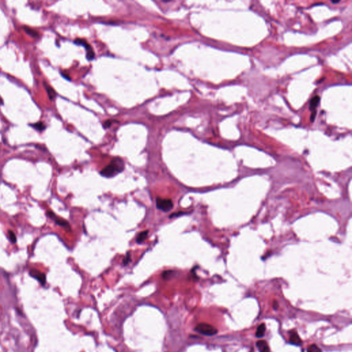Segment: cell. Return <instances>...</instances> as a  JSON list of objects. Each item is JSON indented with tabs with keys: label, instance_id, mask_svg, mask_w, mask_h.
I'll return each mask as SVG.
<instances>
[{
	"label": "cell",
	"instance_id": "cell-1",
	"mask_svg": "<svg viewBox=\"0 0 352 352\" xmlns=\"http://www.w3.org/2000/svg\"><path fill=\"white\" fill-rule=\"evenodd\" d=\"M125 169V164L123 160L120 157H115L109 165H107L101 171L100 174L105 178H113L118 175V173H121Z\"/></svg>",
	"mask_w": 352,
	"mask_h": 352
},
{
	"label": "cell",
	"instance_id": "cell-2",
	"mask_svg": "<svg viewBox=\"0 0 352 352\" xmlns=\"http://www.w3.org/2000/svg\"><path fill=\"white\" fill-rule=\"evenodd\" d=\"M195 331L204 336H214L218 334V330L215 327L207 323H200L195 328Z\"/></svg>",
	"mask_w": 352,
	"mask_h": 352
},
{
	"label": "cell",
	"instance_id": "cell-3",
	"mask_svg": "<svg viewBox=\"0 0 352 352\" xmlns=\"http://www.w3.org/2000/svg\"><path fill=\"white\" fill-rule=\"evenodd\" d=\"M76 45H79L83 46L86 50V58L88 61H92L95 58V53L93 50L92 47L89 44L85 39H76L74 41Z\"/></svg>",
	"mask_w": 352,
	"mask_h": 352
},
{
	"label": "cell",
	"instance_id": "cell-4",
	"mask_svg": "<svg viewBox=\"0 0 352 352\" xmlns=\"http://www.w3.org/2000/svg\"><path fill=\"white\" fill-rule=\"evenodd\" d=\"M156 206L158 209L164 212L171 211L173 207V202L170 199H164L157 197L156 199Z\"/></svg>",
	"mask_w": 352,
	"mask_h": 352
},
{
	"label": "cell",
	"instance_id": "cell-5",
	"mask_svg": "<svg viewBox=\"0 0 352 352\" xmlns=\"http://www.w3.org/2000/svg\"><path fill=\"white\" fill-rule=\"evenodd\" d=\"M30 275L34 278H35L36 280H37L42 285H44L46 283V276H45V274L44 273L37 270H31L30 271Z\"/></svg>",
	"mask_w": 352,
	"mask_h": 352
},
{
	"label": "cell",
	"instance_id": "cell-6",
	"mask_svg": "<svg viewBox=\"0 0 352 352\" xmlns=\"http://www.w3.org/2000/svg\"><path fill=\"white\" fill-rule=\"evenodd\" d=\"M48 213V215L49 218H50V219H52V220H53V221L55 222V223L57 224V225L65 227V228H70V225L67 221H66V220H64V219L57 217V215H56L54 213H52V211H48V213Z\"/></svg>",
	"mask_w": 352,
	"mask_h": 352
},
{
	"label": "cell",
	"instance_id": "cell-7",
	"mask_svg": "<svg viewBox=\"0 0 352 352\" xmlns=\"http://www.w3.org/2000/svg\"><path fill=\"white\" fill-rule=\"evenodd\" d=\"M289 341H290V343H291V344L295 345L300 346L302 345V341H301V338L299 337V334L295 332H292V333L290 334V340H289Z\"/></svg>",
	"mask_w": 352,
	"mask_h": 352
},
{
	"label": "cell",
	"instance_id": "cell-8",
	"mask_svg": "<svg viewBox=\"0 0 352 352\" xmlns=\"http://www.w3.org/2000/svg\"><path fill=\"white\" fill-rule=\"evenodd\" d=\"M256 345L260 352H270V349L268 343L265 341H258Z\"/></svg>",
	"mask_w": 352,
	"mask_h": 352
},
{
	"label": "cell",
	"instance_id": "cell-9",
	"mask_svg": "<svg viewBox=\"0 0 352 352\" xmlns=\"http://www.w3.org/2000/svg\"><path fill=\"white\" fill-rule=\"evenodd\" d=\"M44 86L45 87V90L47 91V93H48V95L49 99L50 100H54L56 98V96H57V94H56V92L54 90L53 88H52V87L49 86L48 85H47L46 83H45V82H44Z\"/></svg>",
	"mask_w": 352,
	"mask_h": 352
},
{
	"label": "cell",
	"instance_id": "cell-10",
	"mask_svg": "<svg viewBox=\"0 0 352 352\" xmlns=\"http://www.w3.org/2000/svg\"><path fill=\"white\" fill-rule=\"evenodd\" d=\"M148 233H149V230H145V231H143V232H140V233L138 234L137 237H136V241H137V243H143V241L146 239V238L147 237Z\"/></svg>",
	"mask_w": 352,
	"mask_h": 352
},
{
	"label": "cell",
	"instance_id": "cell-11",
	"mask_svg": "<svg viewBox=\"0 0 352 352\" xmlns=\"http://www.w3.org/2000/svg\"><path fill=\"white\" fill-rule=\"evenodd\" d=\"M320 101V97L318 96H315L311 99L310 101V109L311 111H315L316 107L318 106V103Z\"/></svg>",
	"mask_w": 352,
	"mask_h": 352
},
{
	"label": "cell",
	"instance_id": "cell-12",
	"mask_svg": "<svg viewBox=\"0 0 352 352\" xmlns=\"http://www.w3.org/2000/svg\"><path fill=\"white\" fill-rule=\"evenodd\" d=\"M24 31L26 32V34H28V35L32 36V37H37L39 36V32L37 31H36L35 30L31 28L30 27H27V26H24Z\"/></svg>",
	"mask_w": 352,
	"mask_h": 352
},
{
	"label": "cell",
	"instance_id": "cell-13",
	"mask_svg": "<svg viewBox=\"0 0 352 352\" xmlns=\"http://www.w3.org/2000/svg\"><path fill=\"white\" fill-rule=\"evenodd\" d=\"M265 332H266V325L263 323L261 324L257 330L256 336L258 338L262 337V336L264 335V334H265Z\"/></svg>",
	"mask_w": 352,
	"mask_h": 352
},
{
	"label": "cell",
	"instance_id": "cell-14",
	"mask_svg": "<svg viewBox=\"0 0 352 352\" xmlns=\"http://www.w3.org/2000/svg\"><path fill=\"white\" fill-rule=\"evenodd\" d=\"M31 126H32L33 128L35 129L36 130L39 131H43L45 129V125L41 122H36V123H34V124H32V125H31Z\"/></svg>",
	"mask_w": 352,
	"mask_h": 352
},
{
	"label": "cell",
	"instance_id": "cell-15",
	"mask_svg": "<svg viewBox=\"0 0 352 352\" xmlns=\"http://www.w3.org/2000/svg\"><path fill=\"white\" fill-rule=\"evenodd\" d=\"M307 352H321V349L316 345L313 344L309 347Z\"/></svg>",
	"mask_w": 352,
	"mask_h": 352
},
{
	"label": "cell",
	"instance_id": "cell-16",
	"mask_svg": "<svg viewBox=\"0 0 352 352\" xmlns=\"http://www.w3.org/2000/svg\"><path fill=\"white\" fill-rule=\"evenodd\" d=\"M8 237H9V239L11 243H15L17 242L16 235H15V234L14 233L12 230L8 231Z\"/></svg>",
	"mask_w": 352,
	"mask_h": 352
},
{
	"label": "cell",
	"instance_id": "cell-17",
	"mask_svg": "<svg viewBox=\"0 0 352 352\" xmlns=\"http://www.w3.org/2000/svg\"><path fill=\"white\" fill-rule=\"evenodd\" d=\"M173 273V271H171V270L165 271V272H164L163 274H162V277H163V278H164V279H168V278H170L171 275H172Z\"/></svg>",
	"mask_w": 352,
	"mask_h": 352
},
{
	"label": "cell",
	"instance_id": "cell-18",
	"mask_svg": "<svg viewBox=\"0 0 352 352\" xmlns=\"http://www.w3.org/2000/svg\"><path fill=\"white\" fill-rule=\"evenodd\" d=\"M130 261H131V256H130V255H129L128 254V255L125 257V258L123 259V264L125 266L127 265V264L130 262Z\"/></svg>",
	"mask_w": 352,
	"mask_h": 352
},
{
	"label": "cell",
	"instance_id": "cell-19",
	"mask_svg": "<svg viewBox=\"0 0 352 352\" xmlns=\"http://www.w3.org/2000/svg\"><path fill=\"white\" fill-rule=\"evenodd\" d=\"M183 214H185V213H184V212L182 211L178 212V213H173V214H171V215H170V218H173V217H175V218H178V216H180V215H182Z\"/></svg>",
	"mask_w": 352,
	"mask_h": 352
},
{
	"label": "cell",
	"instance_id": "cell-20",
	"mask_svg": "<svg viewBox=\"0 0 352 352\" xmlns=\"http://www.w3.org/2000/svg\"><path fill=\"white\" fill-rule=\"evenodd\" d=\"M111 125V122L110 121V120H106L105 122L103 123V126H104L105 128H107V127H109L110 125Z\"/></svg>",
	"mask_w": 352,
	"mask_h": 352
},
{
	"label": "cell",
	"instance_id": "cell-21",
	"mask_svg": "<svg viewBox=\"0 0 352 352\" xmlns=\"http://www.w3.org/2000/svg\"><path fill=\"white\" fill-rule=\"evenodd\" d=\"M316 110H315V111H312V114H311V118H310V120H311V122H314V120H315V117H316Z\"/></svg>",
	"mask_w": 352,
	"mask_h": 352
},
{
	"label": "cell",
	"instance_id": "cell-22",
	"mask_svg": "<svg viewBox=\"0 0 352 352\" xmlns=\"http://www.w3.org/2000/svg\"><path fill=\"white\" fill-rule=\"evenodd\" d=\"M61 75H62V76L64 77V78H66V79H68V80H70V76H68V75L65 74H64V73H61Z\"/></svg>",
	"mask_w": 352,
	"mask_h": 352
},
{
	"label": "cell",
	"instance_id": "cell-23",
	"mask_svg": "<svg viewBox=\"0 0 352 352\" xmlns=\"http://www.w3.org/2000/svg\"><path fill=\"white\" fill-rule=\"evenodd\" d=\"M273 307H274V309H277V307H278L277 303H276V302H274V305H273Z\"/></svg>",
	"mask_w": 352,
	"mask_h": 352
},
{
	"label": "cell",
	"instance_id": "cell-24",
	"mask_svg": "<svg viewBox=\"0 0 352 352\" xmlns=\"http://www.w3.org/2000/svg\"><path fill=\"white\" fill-rule=\"evenodd\" d=\"M339 2H340V1H332V3H337Z\"/></svg>",
	"mask_w": 352,
	"mask_h": 352
}]
</instances>
